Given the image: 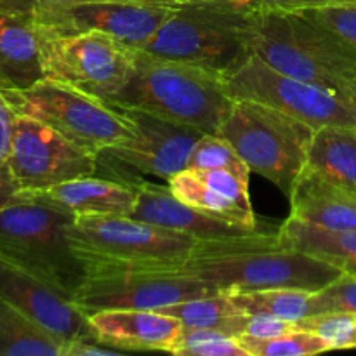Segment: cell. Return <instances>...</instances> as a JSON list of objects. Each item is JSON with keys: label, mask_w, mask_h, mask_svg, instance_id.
Masks as SVG:
<instances>
[{"label": "cell", "mask_w": 356, "mask_h": 356, "mask_svg": "<svg viewBox=\"0 0 356 356\" xmlns=\"http://www.w3.org/2000/svg\"><path fill=\"white\" fill-rule=\"evenodd\" d=\"M305 170L339 190L356 193V127L327 125L316 129Z\"/></svg>", "instance_id": "obj_22"}, {"label": "cell", "mask_w": 356, "mask_h": 356, "mask_svg": "<svg viewBox=\"0 0 356 356\" xmlns=\"http://www.w3.org/2000/svg\"><path fill=\"white\" fill-rule=\"evenodd\" d=\"M188 167L191 169H229L242 174H250L232 143L221 134H202L191 149Z\"/></svg>", "instance_id": "obj_29"}, {"label": "cell", "mask_w": 356, "mask_h": 356, "mask_svg": "<svg viewBox=\"0 0 356 356\" xmlns=\"http://www.w3.org/2000/svg\"><path fill=\"white\" fill-rule=\"evenodd\" d=\"M271 68L348 94L356 82V49L308 10H256L249 40Z\"/></svg>", "instance_id": "obj_3"}, {"label": "cell", "mask_w": 356, "mask_h": 356, "mask_svg": "<svg viewBox=\"0 0 356 356\" xmlns=\"http://www.w3.org/2000/svg\"><path fill=\"white\" fill-rule=\"evenodd\" d=\"M225 80L233 99L266 104L315 131L327 125L356 127V101L350 94L278 72L256 54L247 56Z\"/></svg>", "instance_id": "obj_10"}, {"label": "cell", "mask_w": 356, "mask_h": 356, "mask_svg": "<svg viewBox=\"0 0 356 356\" xmlns=\"http://www.w3.org/2000/svg\"><path fill=\"white\" fill-rule=\"evenodd\" d=\"M318 313H344L356 316V277L343 273L337 280L313 292L312 315Z\"/></svg>", "instance_id": "obj_31"}, {"label": "cell", "mask_w": 356, "mask_h": 356, "mask_svg": "<svg viewBox=\"0 0 356 356\" xmlns=\"http://www.w3.org/2000/svg\"><path fill=\"white\" fill-rule=\"evenodd\" d=\"M236 308L247 315H270L298 323L312 315L313 292L299 289H264L250 292H226Z\"/></svg>", "instance_id": "obj_26"}, {"label": "cell", "mask_w": 356, "mask_h": 356, "mask_svg": "<svg viewBox=\"0 0 356 356\" xmlns=\"http://www.w3.org/2000/svg\"><path fill=\"white\" fill-rule=\"evenodd\" d=\"M65 344L0 298V356H63Z\"/></svg>", "instance_id": "obj_25"}, {"label": "cell", "mask_w": 356, "mask_h": 356, "mask_svg": "<svg viewBox=\"0 0 356 356\" xmlns=\"http://www.w3.org/2000/svg\"><path fill=\"white\" fill-rule=\"evenodd\" d=\"M156 312L174 316L186 329H207L229 337L242 336L249 320V315L236 308L226 292L191 298Z\"/></svg>", "instance_id": "obj_24"}, {"label": "cell", "mask_w": 356, "mask_h": 356, "mask_svg": "<svg viewBox=\"0 0 356 356\" xmlns=\"http://www.w3.org/2000/svg\"><path fill=\"white\" fill-rule=\"evenodd\" d=\"M277 232L278 228L261 229L238 238L200 240L184 268L221 292L264 289L318 292L344 273L312 254L284 247Z\"/></svg>", "instance_id": "obj_1"}, {"label": "cell", "mask_w": 356, "mask_h": 356, "mask_svg": "<svg viewBox=\"0 0 356 356\" xmlns=\"http://www.w3.org/2000/svg\"><path fill=\"white\" fill-rule=\"evenodd\" d=\"M176 7L141 0H92L51 10L33 23L52 33L97 31L139 49L156 33Z\"/></svg>", "instance_id": "obj_14"}, {"label": "cell", "mask_w": 356, "mask_h": 356, "mask_svg": "<svg viewBox=\"0 0 356 356\" xmlns=\"http://www.w3.org/2000/svg\"><path fill=\"white\" fill-rule=\"evenodd\" d=\"M308 13L322 21L323 24L332 28L337 35H341L356 49V0L327 6L322 9H312Z\"/></svg>", "instance_id": "obj_32"}, {"label": "cell", "mask_w": 356, "mask_h": 356, "mask_svg": "<svg viewBox=\"0 0 356 356\" xmlns=\"http://www.w3.org/2000/svg\"><path fill=\"white\" fill-rule=\"evenodd\" d=\"M315 129L256 101L235 99L218 134L228 139L250 172L291 195L302 174Z\"/></svg>", "instance_id": "obj_6"}, {"label": "cell", "mask_w": 356, "mask_h": 356, "mask_svg": "<svg viewBox=\"0 0 356 356\" xmlns=\"http://www.w3.org/2000/svg\"><path fill=\"white\" fill-rule=\"evenodd\" d=\"M296 329V323L275 318L270 315H249L245 325V336L252 337H275L280 334L291 332ZM242 334V336H243Z\"/></svg>", "instance_id": "obj_36"}, {"label": "cell", "mask_w": 356, "mask_h": 356, "mask_svg": "<svg viewBox=\"0 0 356 356\" xmlns=\"http://www.w3.org/2000/svg\"><path fill=\"white\" fill-rule=\"evenodd\" d=\"M132 183L138 190V202H136L131 218L139 219V221L184 233V235L195 236L202 242L238 238V236L261 232V228H243V226L232 225V222L211 218V216L197 211L191 205L181 202L170 191L169 184L160 186V184L149 183L145 179H132Z\"/></svg>", "instance_id": "obj_17"}, {"label": "cell", "mask_w": 356, "mask_h": 356, "mask_svg": "<svg viewBox=\"0 0 356 356\" xmlns=\"http://www.w3.org/2000/svg\"><path fill=\"white\" fill-rule=\"evenodd\" d=\"M298 329L309 330L322 337L330 350H350L355 348L356 316L344 313H318L309 315L296 323Z\"/></svg>", "instance_id": "obj_30"}, {"label": "cell", "mask_w": 356, "mask_h": 356, "mask_svg": "<svg viewBox=\"0 0 356 356\" xmlns=\"http://www.w3.org/2000/svg\"><path fill=\"white\" fill-rule=\"evenodd\" d=\"M42 79L45 75L35 23L0 13V90H23Z\"/></svg>", "instance_id": "obj_20"}, {"label": "cell", "mask_w": 356, "mask_h": 356, "mask_svg": "<svg viewBox=\"0 0 356 356\" xmlns=\"http://www.w3.org/2000/svg\"><path fill=\"white\" fill-rule=\"evenodd\" d=\"M289 200L292 218L336 232H356V193L302 170Z\"/></svg>", "instance_id": "obj_21"}, {"label": "cell", "mask_w": 356, "mask_h": 356, "mask_svg": "<svg viewBox=\"0 0 356 356\" xmlns=\"http://www.w3.org/2000/svg\"><path fill=\"white\" fill-rule=\"evenodd\" d=\"M348 94H350V96H351V97H353V99L356 101V82L353 83V86H351V87H350V90H348Z\"/></svg>", "instance_id": "obj_40"}, {"label": "cell", "mask_w": 356, "mask_h": 356, "mask_svg": "<svg viewBox=\"0 0 356 356\" xmlns=\"http://www.w3.org/2000/svg\"><path fill=\"white\" fill-rule=\"evenodd\" d=\"M14 120H16V111L13 110L9 101L0 90V165H6L7 156H9Z\"/></svg>", "instance_id": "obj_37"}, {"label": "cell", "mask_w": 356, "mask_h": 356, "mask_svg": "<svg viewBox=\"0 0 356 356\" xmlns=\"http://www.w3.org/2000/svg\"><path fill=\"white\" fill-rule=\"evenodd\" d=\"M106 103L139 108L205 134H218L235 99L222 73L136 49L131 79Z\"/></svg>", "instance_id": "obj_2"}, {"label": "cell", "mask_w": 356, "mask_h": 356, "mask_svg": "<svg viewBox=\"0 0 356 356\" xmlns=\"http://www.w3.org/2000/svg\"><path fill=\"white\" fill-rule=\"evenodd\" d=\"M82 2H92V0H0V13L28 17V19L35 21L37 17L44 16L51 10ZM141 2H160V0H141Z\"/></svg>", "instance_id": "obj_33"}, {"label": "cell", "mask_w": 356, "mask_h": 356, "mask_svg": "<svg viewBox=\"0 0 356 356\" xmlns=\"http://www.w3.org/2000/svg\"><path fill=\"white\" fill-rule=\"evenodd\" d=\"M254 13L245 0L183 3L139 49L226 75L250 54Z\"/></svg>", "instance_id": "obj_4"}, {"label": "cell", "mask_w": 356, "mask_h": 356, "mask_svg": "<svg viewBox=\"0 0 356 356\" xmlns=\"http://www.w3.org/2000/svg\"><path fill=\"white\" fill-rule=\"evenodd\" d=\"M73 221L70 212L19 197L0 209V256L73 296L86 278V264L70 240Z\"/></svg>", "instance_id": "obj_5"}, {"label": "cell", "mask_w": 356, "mask_h": 356, "mask_svg": "<svg viewBox=\"0 0 356 356\" xmlns=\"http://www.w3.org/2000/svg\"><path fill=\"white\" fill-rule=\"evenodd\" d=\"M6 165L19 193H37L65 181L94 176L99 156L49 125L16 113Z\"/></svg>", "instance_id": "obj_12"}, {"label": "cell", "mask_w": 356, "mask_h": 356, "mask_svg": "<svg viewBox=\"0 0 356 356\" xmlns=\"http://www.w3.org/2000/svg\"><path fill=\"white\" fill-rule=\"evenodd\" d=\"M277 233L284 247L312 254L356 277V232L327 229L289 216Z\"/></svg>", "instance_id": "obj_23"}, {"label": "cell", "mask_w": 356, "mask_h": 356, "mask_svg": "<svg viewBox=\"0 0 356 356\" xmlns=\"http://www.w3.org/2000/svg\"><path fill=\"white\" fill-rule=\"evenodd\" d=\"M70 240L83 264H184L200 243L195 236L131 216L75 218Z\"/></svg>", "instance_id": "obj_9"}, {"label": "cell", "mask_w": 356, "mask_h": 356, "mask_svg": "<svg viewBox=\"0 0 356 356\" xmlns=\"http://www.w3.org/2000/svg\"><path fill=\"white\" fill-rule=\"evenodd\" d=\"M218 292L184 264L86 263L73 301L89 316L108 309H160Z\"/></svg>", "instance_id": "obj_7"}, {"label": "cell", "mask_w": 356, "mask_h": 356, "mask_svg": "<svg viewBox=\"0 0 356 356\" xmlns=\"http://www.w3.org/2000/svg\"><path fill=\"white\" fill-rule=\"evenodd\" d=\"M179 356H249L236 337L207 329L183 327L179 341L169 351Z\"/></svg>", "instance_id": "obj_28"}, {"label": "cell", "mask_w": 356, "mask_h": 356, "mask_svg": "<svg viewBox=\"0 0 356 356\" xmlns=\"http://www.w3.org/2000/svg\"><path fill=\"white\" fill-rule=\"evenodd\" d=\"M127 353H132V351L115 346V344L108 343V341L101 339L97 334H94V336L65 344L63 356H122Z\"/></svg>", "instance_id": "obj_34"}, {"label": "cell", "mask_w": 356, "mask_h": 356, "mask_svg": "<svg viewBox=\"0 0 356 356\" xmlns=\"http://www.w3.org/2000/svg\"><path fill=\"white\" fill-rule=\"evenodd\" d=\"M19 198V190L14 183L7 165H0V209L7 207Z\"/></svg>", "instance_id": "obj_38"}, {"label": "cell", "mask_w": 356, "mask_h": 356, "mask_svg": "<svg viewBox=\"0 0 356 356\" xmlns=\"http://www.w3.org/2000/svg\"><path fill=\"white\" fill-rule=\"evenodd\" d=\"M101 339L129 351H167L179 341L183 323L156 309H108L89 315Z\"/></svg>", "instance_id": "obj_19"}, {"label": "cell", "mask_w": 356, "mask_h": 356, "mask_svg": "<svg viewBox=\"0 0 356 356\" xmlns=\"http://www.w3.org/2000/svg\"><path fill=\"white\" fill-rule=\"evenodd\" d=\"M0 298L63 344L96 334L72 294L3 256H0Z\"/></svg>", "instance_id": "obj_15"}, {"label": "cell", "mask_w": 356, "mask_h": 356, "mask_svg": "<svg viewBox=\"0 0 356 356\" xmlns=\"http://www.w3.org/2000/svg\"><path fill=\"white\" fill-rule=\"evenodd\" d=\"M167 184L181 202L211 218L243 228H259L249 195V174L188 167L174 174Z\"/></svg>", "instance_id": "obj_16"}, {"label": "cell", "mask_w": 356, "mask_h": 356, "mask_svg": "<svg viewBox=\"0 0 356 356\" xmlns=\"http://www.w3.org/2000/svg\"><path fill=\"white\" fill-rule=\"evenodd\" d=\"M70 212L82 216H131L138 202V190L132 179H103L94 176L76 177L37 193H19Z\"/></svg>", "instance_id": "obj_18"}, {"label": "cell", "mask_w": 356, "mask_h": 356, "mask_svg": "<svg viewBox=\"0 0 356 356\" xmlns=\"http://www.w3.org/2000/svg\"><path fill=\"white\" fill-rule=\"evenodd\" d=\"M238 343L249 356H309L330 351V346L316 334L296 327L275 337L238 336Z\"/></svg>", "instance_id": "obj_27"}, {"label": "cell", "mask_w": 356, "mask_h": 356, "mask_svg": "<svg viewBox=\"0 0 356 356\" xmlns=\"http://www.w3.org/2000/svg\"><path fill=\"white\" fill-rule=\"evenodd\" d=\"M115 108L131 120L132 136L104 149L99 155V162L113 163L132 172L165 181L188 169L191 149L205 132L139 108Z\"/></svg>", "instance_id": "obj_13"}, {"label": "cell", "mask_w": 356, "mask_h": 356, "mask_svg": "<svg viewBox=\"0 0 356 356\" xmlns=\"http://www.w3.org/2000/svg\"><path fill=\"white\" fill-rule=\"evenodd\" d=\"M256 10H287V13H302V10L322 9L336 3L355 2V0H245Z\"/></svg>", "instance_id": "obj_35"}, {"label": "cell", "mask_w": 356, "mask_h": 356, "mask_svg": "<svg viewBox=\"0 0 356 356\" xmlns=\"http://www.w3.org/2000/svg\"><path fill=\"white\" fill-rule=\"evenodd\" d=\"M2 92L17 115L49 125L97 156L132 136L131 120L118 108L56 80L42 79L28 89Z\"/></svg>", "instance_id": "obj_8"}, {"label": "cell", "mask_w": 356, "mask_h": 356, "mask_svg": "<svg viewBox=\"0 0 356 356\" xmlns=\"http://www.w3.org/2000/svg\"><path fill=\"white\" fill-rule=\"evenodd\" d=\"M165 3H174V6H183V3H193V2H204V0H160Z\"/></svg>", "instance_id": "obj_39"}, {"label": "cell", "mask_w": 356, "mask_h": 356, "mask_svg": "<svg viewBox=\"0 0 356 356\" xmlns=\"http://www.w3.org/2000/svg\"><path fill=\"white\" fill-rule=\"evenodd\" d=\"M45 79L106 101L131 79L136 49L97 31L52 33L37 28Z\"/></svg>", "instance_id": "obj_11"}, {"label": "cell", "mask_w": 356, "mask_h": 356, "mask_svg": "<svg viewBox=\"0 0 356 356\" xmlns=\"http://www.w3.org/2000/svg\"><path fill=\"white\" fill-rule=\"evenodd\" d=\"M355 348H356V339H355Z\"/></svg>", "instance_id": "obj_41"}]
</instances>
